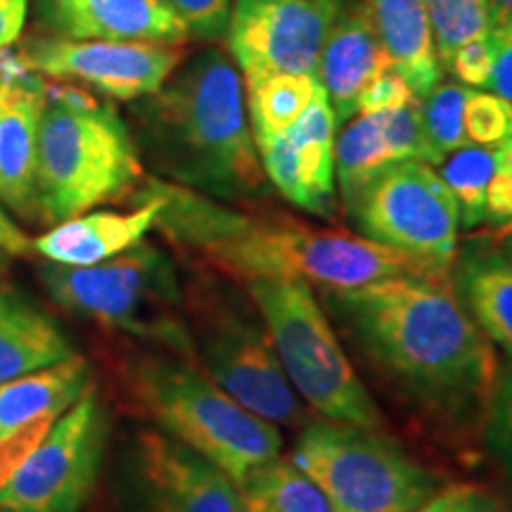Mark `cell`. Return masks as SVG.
Wrapping results in <instances>:
<instances>
[{
	"instance_id": "1",
	"label": "cell",
	"mask_w": 512,
	"mask_h": 512,
	"mask_svg": "<svg viewBox=\"0 0 512 512\" xmlns=\"http://www.w3.org/2000/svg\"><path fill=\"white\" fill-rule=\"evenodd\" d=\"M323 302L370 366L420 411L484 420L501 366L451 280L399 275L323 290Z\"/></svg>"
},
{
	"instance_id": "34",
	"label": "cell",
	"mask_w": 512,
	"mask_h": 512,
	"mask_svg": "<svg viewBox=\"0 0 512 512\" xmlns=\"http://www.w3.org/2000/svg\"><path fill=\"white\" fill-rule=\"evenodd\" d=\"M448 67L467 86L489 88L491 72H494V41H491V34L460 46L453 53Z\"/></svg>"
},
{
	"instance_id": "41",
	"label": "cell",
	"mask_w": 512,
	"mask_h": 512,
	"mask_svg": "<svg viewBox=\"0 0 512 512\" xmlns=\"http://www.w3.org/2000/svg\"><path fill=\"white\" fill-rule=\"evenodd\" d=\"M10 264H12V256L8 252H3V249H0V273L8 271Z\"/></svg>"
},
{
	"instance_id": "8",
	"label": "cell",
	"mask_w": 512,
	"mask_h": 512,
	"mask_svg": "<svg viewBox=\"0 0 512 512\" xmlns=\"http://www.w3.org/2000/svg\"><path fill=\"white\" fill-rule=\"evenodd\" d=\"M185 313L195 361L211 380L275 427L299 420V396L249 292L235 290L219 273H202L185 287Z\"/></svg>"
},
{
	"instance_id": "28",
	"label": "cell",
	"mask_w": 512,
	"mask_h": 512,
	"mask_svg": "<svg viewBox=\"0 0 512 512\" xmlns=\"http://www.w3.org/2000/svg\"><path fill=\"white\" fill-rule=\"evenodd\" d=\"M439 62H451L453 53L475 38L489 36L494 12L489 0H425Z\"/></svg>"
},
{
	"instance_id": "5",
	"label": "cell",
	"mask_w": 512,
	"mask_h": 512,
	"mask_svg": "<svg viewBox=\"0 0 512 512\" xmlns=\"http://www.w3.org/2000/svg\"><path fill=\"white\" fill-rule=\"evenodd\" d=\"M143 178L128 121L86 88H46L36 138V204L46 226L136 192Z\"/></svg>"
},
{
	"instance_id": "15",
	"label": "cell",
	"mask_w": 512,
	"mask_h": 512,
	"mask_svg": "<svg viewBox=\"0 0 512 512\" xmlns=\"http://www.w3.org/2000/svg\"><path fill=\"white\" fill-rule=\"evenodd\" d=\"M48 83L0 50V204L38 223L36 138Z\"/></svg>"
},
{
	"instance_id": "16",
	"label": "cell",
	"mask_w": 512,
	"mask_h": 512,
	"mask_svg": "<svg viewBox=\"0 0 512 512\" xmlns=\"http://www.w3.org/2000/svg\"><path fill=\"white\" fill-rule=\"evenodd\" d=\"M401 162L432 164L420 100L396 110L351 117L335 138V178L349 204L377 176Z\"/></svg>"
},
{
	"instance_id": "9",
	"label": "cell",
	"mask_w": 512,
	"mask_h": 512,
	"mask_svg": "<svg viewBox=\"0 0 512 512\" xmlns=\"http://www.w3.org/2000/svg\"><path fill=\"white\" fill-rule=\"evenodd\" d=\"M290 460L323 489L335 512H408L446 484L382 430L344 422L306 427Z\"/></svg>"
},
{
	"instance_id": "38",
	"label": "cell",
	"mask_w": 512,
	"mask_h": 512,
	"mask_svg": "<svg viewBox=\"0 0 512 512\" xmlns=\"http://www.w3.org/2000/svg\"><path fill=\"white\" fill-rule=\"evenodd\" d=\"M0 249L10 256H27L34 252L31 249V238L17 226L3 204H0Z\"/></svg>"
},
{
	"instance_id": "37",
	"label": "cell",
	"mask_w": 512,
	"mask_h": 512,
	"mask_svg": "<svg viewBox=\"0 0 512 512\" xmlns=\"http://www.w3.org/2000/svg\"><path fill=\"white\" fill-rule=\"evenodd\" d=\"M29 0H0V50L12 48L27 22Z\"/></svg>"
},
{
	"instance_id": "19",
	"label": "cell",
	"mask_w": 512,
	"mask_h": 512,
	"mask_svg": "<svg viewBox=\"0 0 512 512\" xmlns=\"http://www.w3.org/2000/svg\"><path fill=\"white\" fill-rule=\"evenodd\" d=\"M387 69L394 67L366 12L356 3L339 10L318 62V81L328 93L337 124L356 117L361 93Z\"/></svg>"
},
{
	"instance_id": "29",
	"label": "cell",
	"mask_w": 512,
	"mask_h": 512,
	"mask_svg": "<svg viewBox=\"0 0 512 512\" xmlns=\"http://www.w3.org/2000/svg\"><path fill=\"white\" fill-rule=\"evenodd\" d=\"M467 88L460 83H437L425 98L420 100L422 126H425L427 145H430L432 164L456 152L458 147L470 143L463 126V107Z\"/></svg>"
},
{
	"instance_id": "39",
	"label": "cell",
	"mask_w": 512,
	"mask_h": 512,
	"mask_svg": "<svg viewBox=\"0 0 512 512\" xmlns=\"http://www.w3.org/2000/svg\"><path fill=\"white\" fill-rule=\"evenodd\" d=\"M498 166L512 178V128L508 133V138L498 145Z\"/></svg>"
},
{
	"instance_id": "11",
	"label": "cell",
	"mask_w": 512,
	"mask_h": 512,
	"mask_svg": "<svg viewBox=\"0 0 512 512\" xmlns=\"http://www.w3.org/2000/svg\"><path fill=\"white\" fill-rule=\"evenodd\" d=\"M344 207L363 238L418 256L444 273L453 271L458 207L432 164H396Z\"/></svg>"
},
{
	"instance_id": "12",
	"label": "cell",
	"mask_w": 512,
	"mask_h": 512,
	"mask_svg": "<svg viewBox=\"0 0 512 512\" xmlns=\"http://www.w3.org/2000/svg\"><path fill=\"white\" fill-rule=\"evenodd\" d=\"M124 512H245L240 486L159 430L131 434L117 467Z\"/></svg>"
},
{
	"instance_id": "27",
	"label": "cell",
	"mask_w": 512,
	"mask_h": 512,
	"mask_svg": "<svg viewBox=\"0 0 512 512\" xmlns=\"http://www.w3.org/2000/svg\"><path fill=\"white\" fill-rule=\"evenodd\" d=\"M498 166V147L467 143L439 162V176L458 207L460 228L486 221V190Z\"/></svg>"
},
{
	"instance_id": "25",
	"label": "cell",
	"mask_w": 512,
	"mask_h": 512,
	"mask_svg": "<svg viewBox=\"0 0 512 512\" xmlns=\"http://www.w3.org/2000/svg\"><path fill=\"white\" fill-rule=\"evenodd\" d=\"M240 494L245 512H335L323 489L290 458L256 467Z\"/></svg>"
},
{
	"instance_id": "7",
	"label": "cell",
	"mask_w": 512,
	"mask_h": 512,
	"mask_svg": "<svg viewBox=\"0 0 512 512\" xmlns=\"http://www.w3.org/2000/svg\"><path fill=\"white\" fill-rule=\"evenodd\" d=\"M245 287L294 394L323 420L382 430L380 406L344 354L313 287L294 278H261Z\"/></svg>"
},
{
	"instance_id": "3",
	"label": "cell",
	"mask_w": 512,
	"mask_h": 512,
	"mask_svg": "<svg viewBox=\"0 0 512 512\" xmlns=\"http://www.w3.org/2000/svg\"><path fill=\"white\" fill-rule=\"evenodd\" d=\"M128 128L140 162L166 183L226 204L266 195L245 83L221 48L181 62L159 91L133 102Z\"/></svg>"
},
{
	"instance_id": "13",
	"label": "cell",
	"mask_w": 512,
	"mask_h": 512,
	"mask_svg": "<svg viewBox=\"0 0 512 512\" xmlns=\"http://www.w3.org/2000/svg\"><path fill=\"white\" fill-rule=\"evenodd\" d=\"M17 57L38 76L76 83L110 100L136 102L159 91L185 53L169 43L31 36L19 43Z\"/></svg>"
},
{
	"instance_id": "22",
	"label": "cell",
	"mask_w": 512,
	"mask_h": 512,
	"mask_svg": "<svg viewBox=\"0 0 512 512\" xmlns=\"http://www.w3.org/2000/svg\"><path fill=\"white\" fill-rule=\"evenodd\" d=\"M387 50L394 72L422 100L439 83L441 67L425 0H356Z\"/></svg>"
},
{
	"instance_id": "6",
	"label": "cell",
	"mask_w": 512,
	"mask_h": 512,
	"mask_svg": "<svg viewBox=\"0 0 512 512\" xmlns=\"http://www.w3.org/2000/svg\"><path fill=\"white\" fill-rule=\"evenodd\" d=\"M36 275L64 311L138 339L145 347L195 358L185 287L174 259L162 247L143 240L95 266L41 261Z\"/></svg>"
},
{
	"instance_id": "40",
	"label": "cell",
	"mask_w": 512,
	"mask_h": 512,
	"mask_svg": "<svg viewBox=\"0 0 512 512\" xmlns=\"http://www.w3.org/2000/svg\"><path fill=\"white\" fill-rule=\"evenodd\" d=\"M491 12H494V22L512 17V0H489Z\"/></svg>"
},
{
	"instance_id": "32",
	"label": "cell",
	"mask_w": 512,
	"mask_h": 512,
	"mask_svg": "<svg viewBox=\"0 0 512 512\" xmlns=\"http://www.w3.org/2000/svg\"><path fill=\"white\" fill-rule=\"evenodd\" d=\"M408 512H512V508L479 484H444L437 494Z\"/></svg>"
},
{
	"instance_id": "30",
	"label": "cell",
	"mask_w": 512,
	"mask_h": 512,
	"mask_svg": "<svg viewBox=\"0 0 512 512\" xmlns=\"http://www.w3.org/2000/svg\"><path fill=\"white\" fill-rule=\"evenodd\" d=\"M484 446L512 484V363L498 370L482 420Z\"/></svg>"
},
{
	"instance_id": "4",
	"label": "cell",
	"mask_w": 512,
	"mask_h": 512,
	"mask_svg": "<svg viewBox=\"0 0 512 512\" xmlns=\"http://www.w3.org/2000/svg\"><path fill=\"white\" fill-rule=\"evenodd\" d=\"M121 380L159 432L211 460L238 486L283 453L278 427L240 406L195 358L155 347L136 351L121 363Z\"/></svg>"
},
{
	"instance_id": "17",
	"label": "cell",
	"mask_w": 512,
	"mask_h": 512,
	"mask_svg": "<svg viewBox=\"0 0 512 512\" xmlns=\"http://www.w3.org/2000/svg\"><path fill=\"white\" fill-rule=\"evenodd\" d=\"M36 22L79 41H147L183 46L188 27L169 0H36Z\"/></svg>"
},
{
	"instance_id": "10",
	"label": "cell",
	"mask_w": 512,
	"mask_h": 512,
	"mask_svg": "<svg viewBox=\"0 0 512 512\" xmlns=\"http://www.w3.org/2000/svg\"><path fill=\"white\" fill-rule=\"evenodd\" d=\"M110 420L95 387L64 411L8 482L0 508L10 512H83L105 465Z\"/></svg>"
},
{
	"instance_id": "26",
	"label": "cell",
	"mask_w": 512,
	"mask_h": 512,
	"mask_svg": "<svg viewBox=\"0 0 512 512\" xmlns=\"http://www.w3.org/2000/svg\"><path fill=\"white\" fill-rule=\"evenodd\" d=\"M247 88V114L254 140L283 136L320 91L318 76L275 74Z\"/></svg>"
},
{
	"instance_id": "24",
	"label": "cell",
	"mask_w": 512,
	"mask_h": 512,
	"mask_svg": "<svg viewBox=\"0 0 512 512\" xmlns=\"http://www.w3.org/2000/svg\"><path fill=\"white\" fill-rule=\"evenodd\" d=\"M335 128L337 117L328 93L320 86L316 98L287 131L297 169V207L332 219L335 195Z\"/></svg>"
},
{
	"instance_id": "2",
	"label": "cell",
	"mask_w": 512,
	"mask_h": 512,
	"mask_svg": "<svg viewBox=\"0 0 512 512\" xmlns=\"http://www.w3.org/2000/svg\"><path fill=\"white\" fill-rule=\"evenodd\" d=\"M136 190L159 197L155 228L166 240L242 285L294 278L320 290H351L399 275H451L363 235L313 228L287 216H254L162 178H147Z\"/></svg>"
},
{
	"instance_id": "44",
	"label": "cell",
	"mask_w": 512,
	"mask_h": 512,
	"mask_svg": "<svg viewBox=\"0 0 512 512\" xmlns=\"http://www.w3.org/2000/svg\"><path fill=\"white\" fill-rule=\"evenodd\" d=\"M0 512H10V510H5V508H0Z\"/></svg>"
},
{
	"instance_id": "42",
	"label": "cell",
	"mask_w": 512,
	"mask_h": 512,
	"mask_svg": "<svg viewBox=\"0 0 512 512\" xmlns=\"http://www.w3.org/2000/svg\"><path fill=\"white\" fill-rule=\"evenodd\" d=\"M323 3H330V5H342V0H323Z\"/></svg>"
},
{
	"instance_id": "21",
	"label": "cell",
	"mask_w": 512,
	"mask_h": 512,
	"mask_svg": "<svg viewBox=\"0 0 512 512\" xmlns=\"http://www.w3.org/2000/svg\"><path fill=\"white\" fill-rule=\"evenodd\" d=\"M453 290L486 339L512 363V261L489 242L456 254Z\"/></svg>"
},
{
	"instance_id": "35",
	"label": "cell",
	"mask_w": 512,
	"mask_h": 512,
	"mask_svg": "<svg viewBox=\"0 0 512 512\" xmlns=\"http://www.w3.org/2000/svg\"><path fill=\"white\" fill-rule=\"evenodd\" d=\"M415 100V93L411 91L406 81L401 79L394 69H387L377 79H373L361 93L356 105V114H373L384 110H396V107L408 105Z\"/></svg>"
},
{
	"instance_id": "18",
	"label": "cell",
	"mask_w": 512,
	"mask_h": 512,
	"mask_svg": "<svg viewBox=\"0 0 512 512\" xmlns=\"http://www.w3.org/2000/svg\"><path fill=\"white\" fill-rule=\"evenodd\" d=\"M138 209H91L74 219L50 226L48 233L31 240V249L43 261L60 266H95L114 259L147 238L159 211V197L136 190Z\"/></svg>"
},
{
	"instance_id": "23",
	"label": "cell",
	"mask_w": 512,
	"mask_h": 512,
	"mask_svg": "<svg viewBox=\"0 0 512 512\" xmlns=\"http://www.w3.org/2000/svg\"><path fill=\"white\" fill-rule=\"evenodd\" d=\"M91 387V366L79 354L0 384V437L31 425H55Z\"/></svg>"
},
{
	"instance_id": "31",
	"label": "cell",
	"mask_w": 512,
	"mask_h": 512,
	"mask_svg": "<svg viewBox=\"0 0 512 512\" xmlns=\"http://www.w3.org/2000/svg\"><path fill=\"white\" fill-rule=\"evenodd\" d=\"M465 136L472 145L498 147L512 128V102L496 93L467 91L463 107Z\"/></svg>"
},
{
	"instance_id": "20",
	"label": "cell",
	"mask_w": 512,
	"mask_h": 512,
	"mask_svg": "<svg viewBox=\"0 0 512 512\" xmlns=\"http://www.w3.org/2000/svg\"><path fill=\"white\" fill-rule=\"evenodd\" d=\"M76 354L53 313L19 287L0 280V384Z\"/></svg>"
},
{
	"instance_id": "43",
	"label": "cell",
	"mask_w": 512,
	"mask_h": 512,
	"mask_svg": "<svg viewBox=\"0 0 512 512\" xmlns=\"http://www.w3.org/2000/svg\"><path fill=\"white\" fill-rule=\"evenodd\" d=\"M508 256H510V261H512V247L508 249Z\"/></svg>"
},
{
	"instance_id": "14",
	"label": "cell",
	"mask_w": 512,
	"mask_h": 512,
	"mask_svg": "<svg viewBox=\"0 0 512 512\" xmlns=\"http://www.w3.org/2000/svg\"><path fill=\"white\" fill-rule=\"evenodd\" d=\"M342 5L323 0H235L228 48L245 86L275 74L318 76L323 43Z\"/></svg>"
},
{
	"instance_id": "36",
	"label": "cell",
	"mask_w": 512,
	"mask_h": 512,
	"mask_svg": "<svg viewBox=\"0 0 512 512\" xmlns=\"http://www.w3.org/2000/svg\"><path fill=\"white\" fill-rule=\"evenodd\" d=\"M491 41H494V72L489 88L503 100L512 102V17L494 22Z\"/></svg>"
},
{
	"instance_id": "33",
	"label": "cell",
	"mask_w": 512,
	"mask_h": 512,
	"mask_svg": "<svg viewBox=\"0 0 512 512\" xmlns=\"http://www.w3.org/2000/svg\"><path fill=\"white\" fill-rule=\"evenodd\" d=\"M169 3L183 19L190 36L219 38L226 34L233 0H169Z\"/></svg>"
}]
</instances>
